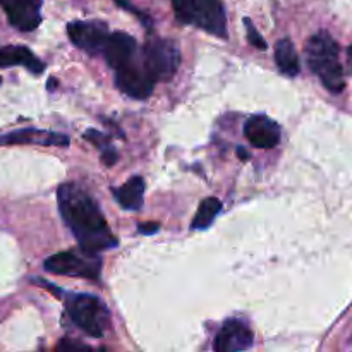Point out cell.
<instances>
[{"mask_svg":"<svg viewBox=\"0 0 352 352\" xmlns=\"http://www.w3.org/2000/svg\"><path fill=\"white\" fill-rule=\"evenodd\" d=\"M113 196L124 210H140L144 198V179L134 175L126 184L113 189Z\"/></svg>","mask_w":352,"mask_h":352,"instance_id":"cell-15","label":"cell"},{"mask_svg":"<svg viewBox=\"0 0 352 352\" xmlns=\"http://www.w3.org/2000/svg\"><path fill=\"white\" fill-rule=\"evenodd\" d=\"M275 62H277L280 72H284L285 76H291V78L298 76L301 71L298 52H296L294 43L287 38H282L275 45Z\"/></svg>","mask_w":352,"mask_h":352,"instance_id":"cell-16","label":"cell"},{"mask_svg":"<svg viewBox=\"0 0 352 352\" xmlns=\"http://www.w3.org/2000/svg\"><path fill=\"white\" fill-rule=\"evenodd\" d=\"M0 143L6 144H23V143H40L45 146H67L69 138L64 134L47 133V131H17L7 136L0 138Z\"/></svg>","mask_w":352,"mask_h":352,"instance_id":"cell-13","label":"cell"},{"mask_svg":"<svg viewBox=\"0 0 352 352\" xmlns=\"http://www.w3.org/2000/svg\"><path fill=\"white\" fill-rule=\"evenodd\" d=\"M57 349H60V351H69V349L79 351V349H89V347L88 346H82V344H79V342L71 344V342H69V340H62V342L57 346Z\"/></svg>","mask_w":352,"mask_h":352,"instance_id":"cell-22","label":"cell"},{"mask_svg":"<svg viewBox=\"0 0 352 352\" xmlns=\"http://www.w3.org/2000/svg\"><path fill=\"white\" fill-rule=\"evenodd\" d=\"M10 65H23L33 74H40L45 69L43 62L26 47H3L0 50V67H10Z\"/></svg>","mask_w":352,"mask_h":352,"instance_id":"cell-14","label":"cell"},{"mask_svg":"<svg viewBox=\"0 0 352 352\" xmlns=\"http://www.w3.org/2000/svg\"><path fill=\"white\" fill-rule=\"evenodd\" d=\"M69 318L81 329L86 336L100 339L109 329L110 313L107 306L96 296L74 294L65 301Z\"/></svg>","mask_w":352,"mask_h":352,"instance_id":"cell-4","label":"cell"},{"mask_svg":"<svg viewBox=\"0 0 352 352\" xmlns=\"http://www.w3.org/2000/svg\"><path fill=\"white\" fill-rule=\"evenodd\" d=\"M177 19L219 38H227V16L220 0H172Z\"/></svg>","mask_w":352,"mask_h":352,"instance_id":"cell-3","label":"cell"},{"mask_svg":"<svg viewBox=\"0 0 352 352\" xmlns=\"http://www.w3.org/2000/svg\"><path fill=\"white\" fill-rule=\"evenodd\" d=\"M220 210H222V203H220V199L206 198L205 201H201V205H199L195 219H192L191 229L192 230L208 229V227L215 222V219H217V215L220 213Z\"/></svg>","mask_w":352,"mask_h":352,"instance_id":"cell-17","label":"cell"},{"mask_svg":"<svg viewBox=\"0 0 352 352\" xmlns=\"http://www.w3.org/2000/svg\"><path fill=\"white\" fill-rule=\"evenodd\" d=\"M254 337L250 327L241 320H229L215 336L213 349L219 352H237L253 347Z\"/></svg>","mask_w":352,"mask_h":352,"instance_id":"cell-9","label":"cell"},{"mask_svg":"<svg viewBox=\"0 0 352 352\" xmlns=\"http://www.w3.org/2000/svg\"><path fill=\"white\" fill-rule=\"evenodd\" d=\"M102 158H103V162H105L107 165H113L117 162V151L113 150L112 146L105 148V150H103Z\"/></svg>","mask_w":352,"mask_h":352,"instance_id":"cell-21","label":"cell"},{"mask_svg":"<svg viewBox=\"0 0 352 352\" xmlns=\"http://www.w3.org/2000/svg\"><path fill=\"white\" fill-rule=\"evenodd\" d=\"M340 47L329 31H318L306 43V60L329 91L340 93L346 88L344 69L340 64Z\"/></svg>","mask_w":352,"mask_h":352,"instance_id":"cell-2","label":"cell"},{"mask_svg":"<svg viewBox=\"0 0 352 352\" xmlns=\"http://www.w3.org/2000/svg\"><path fill=\"white\" fill-rule=\"evenodd\" d=\"M7 19L19 31H33L41 23V0H0Z\"/></svg>","mask_w":352,"mask_h":352,"instance_id":"cell-10","label":"cell"},{"mask_svg":"<svg viewBox=\"0 0 352 352\" xmlns=\"http://www.w3.org/2000/svg\"><path fill=\"white\" fill-rule=\"evenodd\" d=\"M72 43L89 55L102 54L109 38V26L103 21H72L67 24Z\"/></svg>","mask_w":352,"mask_h":352,"instance_id":"cell-8","label":"cell"},{"mask_svg":"<svg viewBox=\"0 0 352 352\" xmlns=\"http://www.w3.org/2000/svg\"><path fill=\"white\" fill-rule=\"evenodd\" d=\"M58 212L65 226L78 239L79 248L89 253H102L117 246V239L103 219L98 205L78 184H62L57 191Z\"/></svg>","mask_w":352,"mask_h":352,"instance_id":"cell-1","label":"cell"},{"mask_svg":"<svg viewBox=\"0 0 352 352\" xmlns=\"http://www.w3.org/2000/svg\"><path fill=\"white\" fill-rule=\"evenodd\" d=\"M347 62H349V67H351V72H352V45L349 48H347Z\"/></svg>","mask_w":352,"mask_h":352,"instance_id":"cell-24","label":"cell"},{"mask_svg":"<svg viewBox=\"0 0 352 352\" xmlns=\"http://www.w3.org/2000/svg\"><path fill=\"white\" fill-rule=\"evenodd\" d=\"M244 136L256 148H275L280 143V127L267 116H253L244 124Z\"/></svg>","mask_w":352,"mask_h":352,"instance_id":"cell-11","label":"cell"},{"mask_svg":"<svg viewBox=\"0 0 352 352\" xmlns=\"http://www.w3.org/2000/svg\"><path fill=\"white\" fill-rule=\"evenodd\" d=\"M102 260L98 253H89L82 250H69L54 254L45 261V270L55 275H65V277H81L93 280L98 278Z\"/></svg>","mask_w":352,"mask_h":352,"instance_id":"cell-6","label":"cell"},{"mask_svg":"<svg viewBox=\"0 0 352 352\" xmlns=\"http://www.w3.org/2000/svg\"><path fill=\"white\" fill-rule=\"evenodd\" d=\"M158 223L157 222H141L140 226H138V230H140L141 234H155L158 230Z\"/></svg>","mask_w":352,"mask_h":352,"instance_id":"cell-20","label":"cell"},{"mask_svg":"<svg viewBox=\"0 0 352 352\" xmlns=\"http://www.w3.org/2000/svg\"><path fill=\"white\" fill-rule=\"evenodd\" d=\"M244 26H246L248 41H250V43L253 45V47L260 48V50H265V48L268 47L267 41H265L263 36H261V34L258 33V30L253 26V23H251L250 17H246V19H244Z\"/></svg>","mask_w":352,"mask_h":352,"instance_id":"cell-18","label":"cell"},{"mask_svg":"<svg viewBox=\"0 0 352 352\" xmlns=\"http://www.w3.org/2000/svg\"><path fill=\"white\" fill-rule=\"evenodd\" d=\"M103 55H105L107 64L116 71L138 57V43L131 34L124 33V31H116L107 38Z\"/></svg>","mask_w":352,"mask_h":352,"instance_id":"cell-12","label":"cell"},{"mask_svg":"<svg viewBox=\"0 0 352 352\" xmlns=\"http://www.w3.org/2000/svg\"><path fill=\"white\" fill-rule=\"evenodd\" d=\"M144 69L157 81H170L181 64V50L168 38H150L141 55Z\"/></svg>","mask_w":352,"mask_h":352,"instance_id":"cell-5","label":"cell"},{"mask_svg":"<svg viewBox=\"0 0 352 352\" xmlns=\"http://www.w3.org/2000/svg\"><path fill=\"white\" fill-rule=\"evenodd\" d=\"M85 140L89 141V143H93L95 146H98L100 150H105V148H109V136H105L103 133H100V131H93V129H88L85 133Z\"/></svg>","mask_w":352,"mask_h":352,"instance_id":"cell-19","label":"cell"},{"mask_svg":"<svg viewBox=\"0 0 352 352\" xmlns=\"http://www.w3.org/2000/svg\"><path fill=\"white\" fill-rule=\"evenodd\" d=\"M116 85L117 88L127 96L134 100H146L151 95L155 86V79L148 74L141 58L138 57L129 64L116 69Z\"/></svg>","mask_w":352,"mask_h":352,"instance_id":"cell-7","label":"cell"},{"mask_svg":"<svg viewBox=\"0 0 352 352\" xmlns=\"http://www.w3.org/2000/svg\"><path fill=\"white\" fill-rule=\"evenodd\" d=\"M237 155H239V158H250V153H248V151H244L243 148H237Z\"/></svg>","mask_w":352,"mask_h":352,"instance_id":"cell-23","label":"cell"}]
</instances>
